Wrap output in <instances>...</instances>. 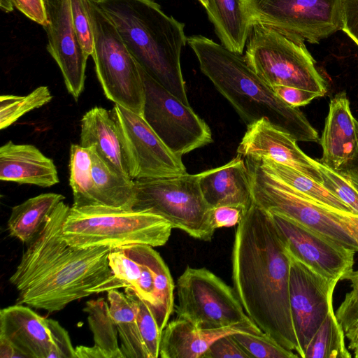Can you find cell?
I'll return each instance as SVG.
<instances>
[{
  "label": "cell",
  "mask_w": 358,
  "mask_h": 358,
  "mask_svg": "<svg viewBox=\"0 0 358 358\" xmlns=\"http://www.w3.org/2000/svg\"><path fill=\"white\" fill-rule=\"evenodd\" d=\"M290 265L291 255L272 215L252 201L235 232L234 289L263 333L304 358L289 304Z\"/></svg>",
  "instance_id": "6da1fadb"
},
{
  "label": "cell",
  "mask_w": 358,
  "mask_h": 358,
  "mask_svg": "<svg viewBox=\"0 0 358 358\" xmlns=\"http://www.w3.org/2000/svg\"><path fill=\"white\" fill-rule=\"evenodd\" d=\"M69 210L62 201L28 243L9 280L19 294L17 303L52 313L75 300L128 287L110 268L112 248H77L64 239Z\"/></svg>",
  "instance_id": "7a4b0ae2"
},
{
  "label": "cell",
  "mask_w": 358,
  "mask_h": 358,
  "mask_svg": "<svg viewBox=\"0 0 358 358\" xmlns=\"http://www.w3.org/2000/svg\"><path fill=\"white\" fill-rule=\"evenodd\" d=\"M202 73L248 126L265 118L296 141L318 142L315 129L298 108L285 102L242 55L202 35L187 38Z\"/></svg>",
  "instance_id": "3957f363"
},
{
  "label": "cell",
  "mask_w": 358,
  "mask_h": 358,
  "mask_svg": "<svg viewBox=\"0 0 358 358\" xmlns=\"http://www.w3.org/2000/svg\"><path fill=\"white\" fill-rule=\"evenodd\" d=\"M113 23L137 64L189 106L180 57L187 43L185 24L153 0H94Z\"/></svg>",
  "instance_id": "277c9868"
},
{
  "label": "cell",
  "mask_w": 358,
  "mask_h": 358,
  "mask_svg": "<svg viewBox=\"0 0 358 358\" xmlns=\"http://www.w3.org/2000/svg\"><path fill=\"white\" fill-rule=\"evenodd\" d=\"M172 227L162 217L146 210L103 206L71 207L62 227V237L77 248L133 244L162 246Z\"/></svg>",
  "instance_id": "5b68a950"
},
{
  "label": "cell",
  "mask_w": 358,
  "mask_h": 358,
  "mask_svg": "<svg viewBox=\"0 0 358 358\" xmlns=\"http://www.w3.org/2000/svg\"><path fill=\"white\" fill-rule=\"evenodd\" d=\"M245 47V62L271 87L289 86L326 94V81L303 41L255 22Z\"/></svg>",
  "instance_id": "8992f818"
},
{
  "label": "cell",
  "mask_w": 358,
  "mask_h": 358,
  "mask_svg": "<svg viewBox=\"0 0 358 358\" xmlns=\"http://www.w3.org/2000/svg\"><path fill=\"white\" fill-rule=\"evenodd\" d=\"M133 209L158 215L189 236L210 241L216 230L211 208L204 199L198 174L187 173L135 180Z\"/></svg>",
  "instance_id": "52a82bcc"
},
{
  "label": "cell",
  "mask_w": 358,
  "mask_h": 358,
  "mask_svg": "<svg viewBox=\"0 0 358 358\" xmlns=\"http://www.w3.org/2000/svg\"><path fill=\"white\" fill-rule=\"evenodd\" d=\"M94 34L93 58L98 80L106 98L143 117L144 87L138 65L113 23L89 0Z\"/></svg>",
  "instance_id": "ba28073f"
},
{
  "label": "cell",
  "mask_w": 358,
  "mask_h": 358,
  "mask_svg": "<svg viewBox=\"0 0 358 358\" xmlns=\"http://www.w3.org/2000/svg\"><path fill=\"white\" fill-rule=\"evenodd\" d=\"M245 158L252 201L257 205L271 214L292 220L358 252V244L338 222L332 209L313 201L266 172L258 159Z\"/></svg>",
  "instance_id": "9c48e42d"
},
{
  "label": "cell",
  "mask_w": 358,
  "mask_h": 358,
  "mask_svg": "<svg viewBox=\"0 0 358 358\" xmlns=\"http://www.w3.org/2000/svg\"><path fill=\"white\" fill-rule=\"evenodd\" d=\"M176 318L202 329L252 322L234 288L206 268L187 266L176 282Z\"/></svg>",
  "instance_id": "30bf717a"
},
{
  "label": "cell",
  "mask_w": 358,
  "mask_h": 358,
  "mask_svg": "<svg viewBox=\"0 0 358 358\" xmlns=\"http://www.w3.org/2000/svg\"><path fill=\"white\" fill-rule=\"evenodd\" d=\"M145 94L143 117L166 146L182 157L213 141L210 127L138 65Z\"/></svg>",
  "instance_id": "8fae6325"
},
{
  "label": "cell",
  "mask_w": 358,
  "mask_h": 358,
  "mask_svg": "<svg viewBox=\"0 0 358 358\" xmlns=\"http://www.w3.org/2000/svg\"><path fill=\"white\" fill-rule=\"evenodd\" d=\"M259 22L312 44L342 29L340 0H248Z\"/></svg>",
  "instance_id": "7c38bea8"
},
{
  "label": "cell",
  "mask_w": 358,
  "mask_h": 358,
  "mask_svg": "<svg viewBox=\"0 0 358 358\" xmlns=\"http://www.w3.org/2000/svg\"><path fill=\"white\" fill-rule=\"evenodd\" d=\"M110 112L120 134L131 179L187 173L182 157L166 146L142 116L118 104H115Z\"/></svg>",
  "instance_id": "4fadbf2b"
},
{
  "label": "cell",
  "mask_w": 358,
  "mask_h": 358,
  "mask_svg": "<svg viewBox=\"0 0 358 358\" xmlns=\"http://www.w3.org/2000/svg\"><path fill=\"white\" fill-rule=\"evenodd\" d=\"M272 215L289 254L319 275L337 282L352 271L355 251L283 216Z\"/></svg>",
  "instance_id": "5bb4252c"
},
{
  "label": "cell",
  "mask_w": 358,
  "mask_h": 358,
  "mask_svg": "<svg viewBox=\"0 0 358 358\" xmlns=\"http://www.w3.org/2000/svg\"><path fill=\"white\" fill-rule=\"evenodd\" d=\"M338 282L326 278L291 255L289 304L300 346L305 350L333 308Z\"/></svg>",
  "instance_id": "9a60e30c"
},
{
  "label": "cell",
  "mask_w": 358,
  "mask_h": 358,
  "mask_svg": "<svg viewBox=\"0 0 358 358\" xmlns=\"http://www.w3.org/2000/svg\"><path fill=\"white\" fill-rule=\"evenodd\" d=\"M47 24V50L62 72L68 92L78 101L85 81L88 56L76 31L70 0H45Z\"/></svg>",
  "instance_id": "2e32d148"
},
{
  "label": "cell",
  "mask_w": 358,
  "mask_h": 358,
  "mask_svg": "<svg viewBox=\"0 0 358 358\" xmlns=\"http://www.w3.org/2000/svg\"><path fill=\"white\" fill-rule=\"evenodd\" d=\"M289 134L262 118L247 126L237 153L245 157L270 159L291 167L322 184L317 161L306 155Z\"/></svg>",
  "instance_id": "e0dca14e"
},
{
  "label": "cell",
  "mask_w": 358,
  "mask_h": 358,
  "mask_svg": "<svg viewBox=\"0 0 358 358\" xmlns=\"http://www.w3.org/2000/svg\"><path fill=\"white\" fill-rule=\"evenodd\" d=\"M141 266L136 292L147 304L162 333L174 308L175 285L171 272L152 246L133 244L122 247Z\"/></svg>",
  "instance_id": "ac0fdd59"
},
{
  "label": "cell",
  "mask_w": 358,
  "mask_h": 358,
  "mask_svg": "<svg viewBox=\"0 0 358 358\" xmlns=\"http://www.w3.org/2000/svg\"><path fill=\"white\" fill-rule=\"evenodd\" d=\"M320 143L321 163L337 171L350 169L358 154V121L352 115L345 92L331 99Z\"/></svg>",
  "instance_id": "d6986e66"
},
{
  "label": "cell",
  "mask_w": 358,
  "mask_h": 358,
  "mask_svg": "<svg viewBox=\"0 0 358 358\" xmlns=\"http://www.w3.org/2000/svg\"><path fill=\"white\" fill-rule=\"evenodd\" d=\"M0 336L8 339L22 358H48L53 348L48 319L24 304L1 310Z\"/></svg>",
  "instance_id": "ffe728a7"
},
{
  "label": "cell",
  "mask_w": 358,
  "mask_h": 358,
  "mask_svg": "<svg viewBox=\"0 0 358 358\" xmlns=\"http://www.w3.org/2000/svg\"><path fill=\"white\" fill-rule=\"evenodd\" d=\"M237 333L264 334L253 322L218 329H202L187 320L176 318L167 323L162 332L159 357L201 358L215 341Z\"/></svg>",
  "instance_id": "44dd1931"
},
{
  "label": "cell",
  "mask_w": 358,
  "mask_h": 358,
  "mask_svg": "<svg viewBox=\"0 0 358 358\" xmlns=\"http://www.w3.org/2000/svg\"><path fill=\"white\" fill-rule=\"evenodd\" d=\"M198 175L203 196L211 208L233 205L248 208L252 203L250 176L241 155Z\"/></svg>",
  "instance_id": "7402d4cb"
},
{
  "label": "cell",
  "mask_w": 358,
  "mask_h": 358,
  "mask_svg": "<svg viewBox=\"0 0 358 358\" xmlns=\"http://www.w3.org/2000/svg\"><path fill=\"white\" fill-rule=\"evenodd\" d=\"M0 179L41 187L59 182L52 159L33 145L15 144L11 141L0 148Z\"/></svg>",
  "instance_id": "603a6c76"
},
{
  "label": "cell",
  "mask_w": 358,
  "mask_h": 358,
  "mask_svg": "<svg viewBox=\"0 0 358 358\" xmlns=\"http://www.w3.org/2000/svg\"><path fill=\"white\" fill-rule=\"evenodd\" d=\"M80 145L93 149L112 168L130 178L127 161L117 124L110 110L95 106L80 120Z\"/></svg>",
  "instance_id": "cb8c5ba5"
},
{
  "label": "cell",
  "mask_w": 358,
  "mask_h": 358,
  "mask_svg": "<svg viewBox=\"0 0 358 358\" xmlns=\"http://www.w3.org/2000/svg\"><path fill=\"white\" fill-rule=\"evenodd\" d=\"M248 0H208L206 8L222 45L242 55L254 24Z\"/></svg>",
  "instance_id": "d4e9b609"
},
{
  "label": "cell",
  "mask_w": 358,
  "mask_h": 358,
  "mask_svg": "<svg viewBox=\"0 0 358 358\" xmlns=\"http://www.w3.org/2000/svg\"><path fill=\"white\" fill-rule=\"evenodd\" d=\"M92 180L94 206L133 209L136 198L135 180L117 172L93 149Z\"/></svg>",
  "instance_id": "484cf974"
},
{
  "label": "cell",
  "mask_w": 358,
  "mask_h": 358,
  "mask_svg": "<svg viewBox=\"0 0 358 358\" xmlns=\"http://www.w3.org/2000/svg\"><path fill=\"white\" fill-rule=\"evenodd\" d=\"M64 199L59 194L44 193L13 206L7 222L10 236L23 243L30 242L40 231L57 206Z\"/></svg>",
  "instance_id": "4316f807"
},
{
  "label": "cell",
  "mask_w": 358,
  "mask_h": 358,
  "mask_svg": "<svg viewBox=\"0 0 358 358\" xmlns=\"http://www.w3.org/2000/svg\"><path fill=\"white\" fill-rule=\"evenodd\" d=\"M110 313L116 324L124 358H148L142 341L134 306L117 289L107 292Z\"/></svg>",
  "instance_id": "83f0119b"
},
{
  "label": "cell",
  "mask_w": 358,
  "mask_h": 358,
  "mask_svg": "<svg viewBox=\"0 0 358 358\" xmlns=\"http://www.w3.org/2000/svg\"><path fill=\"white\" fill-rule=\"evenodd\" d=\"M257 159L266 172L313 201L334 210L352 213L348 206L320 183L303 173L270 159Z\"/></svg>",
  "instance_id": "f1b7e54d"
},
{
  "label": "cell",
  "mask_w": 358,
  "mask_h": 358,
  "mask_svg": "<svg viewBox=\"0 0 358 358\" xmlns=\"http://www.w3.org/2000/svg\"><path fill=\"white\" fill-rule=\"evenodd\" d=\"M83 311L93 334L94 345L99 348L106 358H124L117 342V329L104 298L86 302Z\"/></svg>",
  "instance_id": "f546056e"
},
{
  "label": "cell",
  "mask_w": 358,
  "mask_h": 358,
  "mask_svg": "<svg viewBox=\"0 0 358 358\" xmlns=\"http://www.w3.org/2000/svg\"><path fill=\"white\" fill-rule=\"evenodd\" d=\"M345 331L332 308L307 345L304 358L352 357L345 345Z\"/></svg>",
  "instance_id": "4dcf8cb0"
},
{
  "label": "cell",
  "mask_w": 358,
  "mask_h": 358,
  "mask_svg": "<svg viewBox=\"0 0 358 358\" xmlns=\"http://www.w3.org/2000/svg\"><path fill=\"white\" fill-rule=\"evenodd\" d=\"M69 185L73 196V207L94 206L90 150L71 144L69 159Z\"/></svg>",
  "instance_id": "1f68e13d"
},
{
  "label": "cell",
  "mask_w": 358,
  "mask_h": 358,
  "mask_svg": "<svg viewBox=\"0 0 358 358\" xmlns=\"http://www.w3.org/2000/svg\"><path fill=\"white\" fill-rule=\"evenodd\" d=\"M52 99L47 86H40L25 96L13 94L0 97V129H4L27 113L42 107Z\"/></svg>",
  "instance_id": "d6a6232c"
},
{
  "label": "cell",
  "mask_w": 358,
  "mask_h": 358,
  "mask_svg": "<svg viewBox=\"0 0 358 358\" xmlns=\"http://www.w3.org/2000/svg\"><path fill=\"white\" fill-rule=\"evenodd\" d=\"M125 294L134 306L138 330L148 358L159 357L162 333L147 304L131 287H126Z\"/></svg>",
  "instance_id": "836d02e7"
},
{
  "label": "cell",
  "mask_w": 358,
  "mask_h": 358,
  "mask_svg": "<svg viewBox=\"0 0 358 358\" xmlns=\"http://www.w3.org/2000/svg\"><path fill=\"white\" fill-rule=\"evenodd\" d=\"M236 341L252 358H297V354L285 349L265 334L237 333Z\"/></svg>",
  "instance_id": "e575fe53"
},
{
  "label": "cell",
  "mask_w": 358,
  "mask_h": 358,
  "mask_svg": "<svg viewBox=\"0 0 358 358\" xmlns=\"http://www.w3.org/2000/svg\"><path fill=\"white\" fill-rule=\"evenodd\" d=\"M316 161L322 176L321 185L348 206L352 213L358 215V192L349 179L342 172Z\"/></svg>",
  "instance_id": "d590c367"
},
{
  "label": "cell",
  "mask_w": 358,
  "mask_h": 358,
  "mask_svg": "<svg viewBox=\"0 0 358 358\" xmlns=\"http://www.w3.org/2000/svg\"><path fill=\"white\" fill-rule=\"evenodd\" d=\"M108 263L115 278L134 289L137 288L141 273V264L128 255L122 247L111 249Z\"/></svg>",
  "instance_id": "8d00e7d4"
},
{
  "label": "cell",
  "mask_w": 358,
  "mask_h": 358,
  "mask_svg": "<svg viewBox=\"0 0 358 358\" xmlns=\"http://www.w3.org/2000/svg\"><path fill=\"white\" fill-rule=\"evenodd\" d=\"M73 23L81 45L89 57L92 55L94 34L89 11V0H70Z\"/></svg>",
  "instance_id": "74e56055"
},
{
  "label": "cell",
  "mask_w": 358,
  "mask_h": 358,
  "mask_svg": "<svg viewBox=\"0 0 358 358\" xmlns=\"http://www.w3.org/2000/svg\"><path fill=\"white\" fill-rule=\"evenodd\" d=\"M345 280L350 282L351 290L335 314L345 334L358 324V270L350 271Z\"/></svg>",
  "instance_id": "f35d334b"
},
{
  "label": "cell",
  "mask_w": 358,
  "mask_h": 358,
  "mask_svg": "<svg viewBox=\"0 0 358 358\" xmlns=\"http://www.w3.org/2000/svg\"><path fill=\"white\" fill-rule=\"evenodd\" d=\"M233 335L224 336L215 341L201 358H252Z\"/></svg>",
  "instance_id": "ab89813d"
},
{
  "label": "cell",
  "mask_w": 358,
  "mask_h": 358,
  "mask_svg": "<svg viewBox=\"0 0 358 358\" xmlns=\"http://www.w3.org/2000/svg\"><path fill=\"white\" fill-rule=\"evenodd\" d=\"M48 327L53 343L52 350L48 358H77L68 331L52 319H48Z\"/></svg>",
  "instance_id": "60d3db41"
},
{
  "label": "cell",
  "mask_w": 358,
  "mask_h": 358,
  "mask_svg": "<svg viewBox=\"0 0 358 358\" xmlns=\"http://www.w3.org/2000/svg\"><path fill=\"white\" fill-rule=\"evenodd\" d=\"M248 208L241 206L225 205L212 209L213 220L215 229L238 225Z\"/></svg>",
  "instance_id": "b9f144b4"
},
{
  "label": "cell",
  "mask_w": 358,
  "mask_h": 358,
  "mask_svg": "<svg viewBox=\"0 0 358 358\" xmlns=\"http://www.w3.org/2000/svg\"><path fill=\"white\" fill-rule=\"evenodd\" d=\"M272 88L285 102L295 108L307 105L314 99L322 96L317 92L294 87L274 86Z\"/></svg>",
  "instance_id": "7bdbcfd3"
},
{
  "label": "cell",
  "mask_w": 358,
  "mask_h": 358,
  "mask_svg": "<svg viewBox=\"0 0 358 358\" xmlns=\"http://www.w3.org/2000/svg\"><path fill=\"white\" fill-rule=\"evenodd\" d=\"M342 29L358 46V0H340Z\"/></svg>",
  "instance_id": "ee69618b"
},
{
  "label": "cell",
  "mask_w": 358,
  "mask_h": 358,
  "mask_svg": "<svg viewBox=\"0 0 358 358\" xmlns=\"http://www.w3.org/2000/svg\"><path fill=\"white\" fill-rule=\"evenodd\" d=\"M14 7L32 21L45 27L48 22L45 0H11Z\"/></svg>",
  "instance_id": "f6af8a7d"
},
{
  "label": "cell",
  "mask_w": 358,
  "mask_h": 358,
  "mask_svg": "<svg viewBox=\"0 0 358 358\" xmlns=\"http://www.w3.org/2000/svg\"><path fill=\"white\" fill-rule=\"evenodd\" d=\"M333 211L341 224L358 244V215L350 212Z\"/></svg>",
  "instance_id": "bcb514c9"
},
{
  "label": "cell",
  "mask_w": 358,
  "mask_h": 358,
  "mask_svg": "<svg viewBox=\"0 0 358 358\" xmlns=\"http://www.w3.org/2000/svg\"><path fill=\"white\" fill-rule=\"evenodd\" d=\"M77 358H106L102 350L96 345L87 347L77 346L75 348Z\"/></svg>",
  "instance_id": "7dc6e473"
},
{
  "label": "cell",
  "mask_w": 358,
  "mask_h": 358,
  "mask_svg": "<svg viewBox=\"0 0 358 358\" xmlns=\"http://www.w3.org/2000/svg\"><path fill=\"white\" fill-rule=\"evenodd\" d=\"M22 357L12 343L6 338L0 336V358Z\"/></svg>",
  "instance_id": "c3c4849f"
},
{
  "label": "cell",
  "mask_w": 358,
  "mask_h": 358,
  "mask_svg": "<svg viewBox=\"0 0 358 358\" xmlns=\"http://www.w3.org/2000/svg\"><path fill=\"white\" fill-rule=\"evenodd\" d=\"M342 172L350 181L354 187L358 192V171L354 169H348Z\"/></svg>",
  "instance_id": "681fc988"
},
{
  "label": "cell",
  "mask_w": 358,
  "mask_h": 358,
  "mask_svg": "<svg viewBox=\"0 0 358 358\" xmlns=\"http://www.w3.org/2000/svg\"><path fill=\"white\" fill-rule=\"evenodd\" d=\"M0 6L5 12H10L14 8L11 0H0Z\"/></svg>",
  "instance_id": "f907efd6"
},
{
  "label": "cell",
  "mask_w": 358,
  "mask_h": 358,
  "mask_svg": "<svg viewBox=\"0 0 358 358\" xmlns=\"http://www.w3.org/2000/svg\"><path fill=\"white\" fill-rule=\"evenodd\" d=\"M358 334V324L356 325L352 330L345 333V337L350 341Z\"/></svg>",
  "instance_id": "816d5d0a"
},
{
  "label": "cell",
  "mask_w": 358,
  "mask_h": 358,
  "mask_svg": "<svg viewBox=\"0 0 358 358\" xmlns=\"http://www.w3.org/2000/svg\"><path fill=\"white\" fill-rule=\"evenodd\" d=\"M349 169H354L358 171V154L355 159L351 163L350 167Z\"/></svg>",
  "instance_id": "f5cc1de1"
},
{
  "label": "cell",
  "mask_w": 358,
  "mask_h": 358,
  "mask_svg": "<svg viewBox=\"0 0 358 358\" xmlns=\"http://www.w3.org/2000/svg\"><path fill=\"white\" fill-rule=\"evenodd\" d=\"M358 342V334L354 337L352 340L349 341L348 348L350 350Z\"/></svg>",
  "instance_id": "db71d44e"
},
{
  "label": "cell",
  "mask_w": 358,
  "mask_h": 358,
  "mask_svg": "<svg viewBox=\"0 0 358 358\" xmlns=\"http://www.w3.org/2000/svg\"><path fill=\"white\" fill-rule=\"evenodd\" d=\"M351 350L354 352V357L358 358V342L352 348Z\"/></svg>",
  "instance_id": "11a10c76"
},
{
  "label": "cell",
  "mask_w": 358,
  "mask_h": 358,
  "mask_svg": "<svg viewBox=\"0 0 358 358\" xmlns=\"http://www.w3.org/2000/svg\"><path fill=\"white\" fill-rule=\"evenodd\" d=\"M199 3L206 8L208 6V0H198Z\"/></svg>",
  "instance_id": "9f6ffc18"
}]
</instances>
